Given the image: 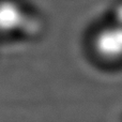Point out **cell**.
I'll use <instances>...</instances> for the list:
<instances>
[{"label": "cell", "mask_w": 122, "mask_h": 122, "mask_svg": "<svg viewBox=\"0 0 122 122\" xmlns=\"http://www.w3.org/2000/svg\"><path fill=\"white\" fill-rule=\"evenodd\" d=\"M92 55L104 64L122 63V25L108 20L97 27L90 36Z\"/></svg>", "instance_id": "cell-1"}, {"label": "cell", "mask_w": 122, "mask_h": 122, "mask_svg": "<svg viewBox=\"0 0 122 122\" xmlns=\"http://www.w3.org/2000/svg\"><path fill=\"white\" fill-rule=\"evenodd\" d=\"M30 14L15 0H0V32H23Z\"/></svg>", "instance_id": "cell-2"}, {"label": "cell", "mask_w": 122, "mask_h": 122, "mask_svg": "<svg viewBox=\"0 0 122 122\" xmlns=\"http://www.w3.org/2000/svg\"><path fill=\"white\" fill-rule=\"evenodd\" d=\"M110 21H114L117 24L122 25V1L117 2L114 5L112 12H110Z\"/></svg>", "instance_id": "cell-3"}]
</instances>
